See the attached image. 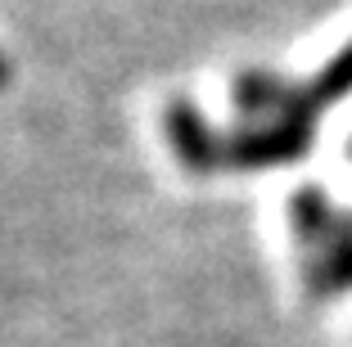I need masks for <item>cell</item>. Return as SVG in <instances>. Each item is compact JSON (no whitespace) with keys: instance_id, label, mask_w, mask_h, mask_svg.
Segmentation results:
<instances>
[{"instance_id":"obj_5","label":"cell","mask_w":352,"mask_h":347,"mask_svg":"<svg viewBox=\"0 0 352 347\" xmlns=\"http://www.w3.org/2000/svg\"><path fill=\"white\" fill-rule=\"evenodd\" d=\"M5 82H10V59L0 54V91H5Z\"/></svg>"},{"instance_id":"obj_3","label":"cell","mask_w":352,"mask_h":347,"mask_svg":"<svg viewBox=\"0 0 352 347\" xmlns=\"http://www.w3.org/2000/svg\"><path fill=\"white\" fill-rule=\"evenodd\" d=\"M289 230H294V239L307 244L311 257H316V253H325V248H334L339 239L352 235V212H343L339 203H330L325 190L302 185L289 199Z\"/></svg>"},{"instance_id":"obj_4","label":"cell","mask_w":352,"mask_h":347,"mask_svg":"<svg viewBox=\"0 0 352 347\" xmlns=\"http://www.w3.org/2000/svg\"><path fill=\"white\" fill-rule=\"evenodd\" d=\"M302 284H307L311 298H339V293H348V289H352V235L311 257V262L302 266Z\"/></svg>"},{"instance_id":"obj_6","label":"cell","mask_w":352,"mask_h":347,"mask_svg":"<svg viewBox=\"0 0 352 347\" xmlns=\"http://www.w3.org/2000/svg\"><path fill=\"white\" fill-rule=\"evenodd\" d=\"M348 158H352V140H348Z\"/></svg>"},{"instance_id":"obj_2","label":"cell","mask_w":352,"mask_h":347,"mask_svg":"<svg viewBox=\"0 0 352 347\" xmlns=\"http://www.w3.org/2000/svg\"><path fill=\"white\" fill-rule=\"evenodd\" d=\"M352 95V41L325 63L311 82H285L276 72H239L235 77V109L249 122H271V117H294V122L316 126V113Z\"/></svg>"},{"instance_id":"obj_1","label":"cell","mask_w":352,"mask_h":347,"mask_svg":"<svg viewBox=\"0 0 352 347\" xmlns=\"http://www.w3.org/2000/svg\"><path fill=\"white\" fill-rule=\"evenodd\" d=\"M316 140V126L294 117L271 122H244L239 131H212L204 113L190 100H176L167 109V144L186 172H276V167L302 163Z\"/></svg>"}]
</instances>
